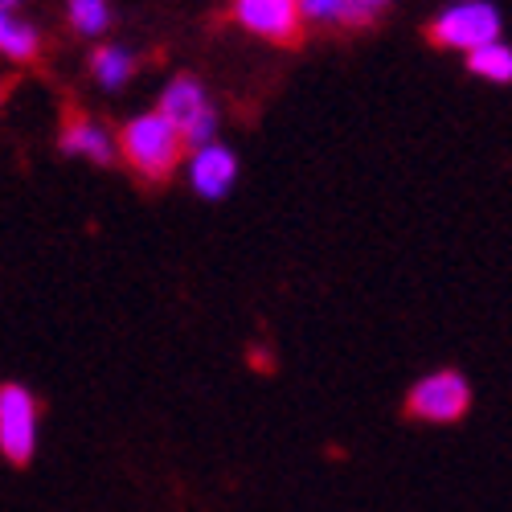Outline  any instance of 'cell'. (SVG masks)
<instances>
[{"label": "cell", "mask_w": 512, "mask_h": 512, "mask_svg": "<svg viewBox=\"0 0 512 512\" xmlns=\"http://www.w3.org/2000/svg\"><path fill=\"white\" fill-rule=\"evenodd\" d=\"M115 144H119L123 160L132 164L140 177H148V181H164L181 164V152H185L181 132L164 115H156V111L152 115H136L119 132Z\"/></svg>", "instance_id": "6da1fadb"}, {"label": "cell", "mask_w": 512, "mask_h": 512, "mask_svg": "<svg viewBox=\"0 0 512 512\" xmlns=\"http://www.w3.org/2000/svg\"><path fill=\"white\" fill-rule=\"evenodd\" d=\"M300 5V17L304 21H316V25H336V29H361L373 21V13L357 0H295Z\"/></svg>", "instance_id": "9c48e42d"}, {"label": "cell", "mask_w": 512, "mask_h": 512, "mask_svg": "<svg viewBox=\"0 0 512 512\" xmlns=\"http://www.w3.org/2000/svg\"><path fill=\"white\" fill-rule=\"evenodd\" d=\"M426 37L443 50H463V54H476L480 46H492L500 41V13L488 5V0H467V5L447 9Z\"/></svg>", "instance_id": "7a4b0ae2"}, {"label": "cell", "mask_w": 512, "mask_h": 512, "mask_svg": "<svg viewBox=\"0 0 512 512\" xmlns=\"http://www.w3.org/2000/svg\"><path fill=\"white\" fill-rule=\"evenodd\" d=\"M472 406V390L455 369H439L431 377H422L406 398V410L422 422H455Z\"/></svg>", "instance_id": "277c9868"}, {"label": "cell", "mask_w": 512, "mask_h": 512, "mask_svg": "<svg viewBox=\"0 0 512 512\" xmlns=\"http://www.w3.org/2000/svg\"><path fill=\"white\" fill-rule=\"evenodd\" d=\"M37 451V398L5 381L0 386V455L9 463H29Z\"/></svg>", "instance_id": "3957f363"}, {"label": "cell", "mask_w": 512, "mask_h": 512, "mask_svg": "<svg viewBox=\"0 0 512 512\" xmlns=\"http://www.w3.org/2000/svg\"><path fill=\"white\" fill-rule=\"evenodd\" d=\"M25 5V0H0V13H17Z\"/></svg>", "instance_id": "9a60e30c"}, {"label": "cell", "mask_w": 512, "mask_h": 512, "mask_svg": "<svg viewBox=\"0 0 512 512\" xmlns=\"http://www.w3.org/2000/svg\"><path fill=\"white\" fill-rule=\"evenodd\" d=\"M357 5H365V9L373 13V9H381V5H390V0H357Z\"/></svg>", "instance_id": "2e32d148"}, {"label": "cell", "mask_w": 512, "mask_h": 512, "mask_svg": "<svg viewBox=\"0 0 512 512\" xmlns=\"http://www.w3.org/2000/svg\"><path fill=\"white\" fill-rule=\"evenodd\" d=\"M238 181V156L226 148V144H205V148H193V160H189V185L209 197V201H218L234 189Z\"/></svg>", "instance_id": "8992f818"}, {"label": "cell", "mask_w": 512, "mask_h": 512, "mask_svg": "<svg viewBox=\"0 0 512 512\" xmlns=\"http://www.w3.org/2000/svg\"><path fill=\"white\" fill-rule=\"evenodd\" d=\"M66 17L78 37H103L111 29V0H66Z\"/></svg>", "instance_id": "7c38bea8"}, {"label": "cell", "mask_w": 512, "mask_h": 512, "mask_svg": "<svg viewBox=\"0 0 512 512\" xmlns=\"http://www.w3.org/2000/svg\"><path fill=\"white\" fill-rule=\"evenodd\" d=\"M467 70L488 82H512V46H504V41L480 46L476 54H467Z\"/></svg>", "instance_id": "4fadbf2b"}, {"label": "cell", "mask_w": 512, "mask_h": 512, "mask_svg": "<svg viewBox=\"0 0 512 512\" xmlns=\"http://www.w3.org/2000/svg\"><path fill=\"white\" fill-rule=\"evenodd\" d=\"M136 66H140V58L127 46H99L91 54V74H95L99 87H107V91H119L123 82L136 74Z\"/></svg>", "instance_id": "8fae6325"}, {"label": "cell", "mask_w": 512, "mask_h": 512, "mask_svg": "<svg viewBox=\"0 0 512 512\" xmlns=\"http://www.w3.org/2000/svg\"><path fill=\"white\" fill-rule=\"evenodd\" d=\"M205 107H213V103L205 99V87H201L197 78L181 74V78H173V82L164 87V95H160V111H156V115H164V119L181 132V127H185L193 115H201Z\"/></svg>", "instance_id": "ba28073f"}, {"label": "cell", "mask_w": 512, "mask_h": 512, "mask_svg": "<svg viewBox=\"0 0 512 512\" xmlns=\"http://www.w3.org/2000/svg\"><path fill=\"white\" fill-rule=\"evenodd\" d=\"M62 152L66 156H78V160H91V164H111L119 144L115 136L107 132V127L99 119H87V115H70L62 123V136H58Z\"/></svg>", "instance_id": "52a82bcc"}, {"label": "cell", "mask_w": 512, "mask_h": 512, "mask_svg": "<svg viewBox=\"0 0 512 512\" xmlns=\"http://www.w3.org/2000/svg\"><path fill=\"white\" fill-rule=\"evenodd\" d=\"M213 140H218V111H213V107H205L201 115H193L181 127V144H189V148H205Z\"/></svg>", "instance_id": "5bb4252c"}, {"label": "cell", "mask_w": 512, "mask_h": 512, "mask_svg": "<svg viewBox=\"0 0 512 512\" xmlns=\"http://www.w3.org/2000/svg\"><path fill=\"white\" fill-rule=\"evenodd\" d=\"M230 17L254 33V37H267L275 46H295L304 37V17L295 0H234Z\"/></svg>", "instance_id": "5b68a950"}, {"label": "cell", "mask_w": 512, "mask_h": 512, "mask_svg": "<svg viewBox=\"0 0 512 512\" xmlns=\"http://www.w3.org/2000/svg\"><path fill=\"white\" fill-rule=\"evenodd\" d=\"M37 54H41V33L17 13H0V58L33 62Z\"/></svg>", "instance_id": "30bf717a"}]
</instances>
